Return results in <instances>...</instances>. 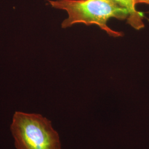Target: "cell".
Masks as SVG:
<instances>
[{
  "label": "cell",
  "mask_w": 149,
  "mask_h": 149,
  "mask_svg": "<svg viewBox=\"0 0 149 149\" xmlns=\"http://www.w3.org/2000/svg\"><path fill=\"white\" fill-rule=\"evenodd\" d=\"M54 8L65 11L68 17L61 23L63 28L71 27L77 23L87 26L95 24L113 37L123 36V32L116 31L107 25L112 18L119 20L127 19L128 10L112 0H48Z\"/></svg>",
  "instance_id": "1"
},
{
  "label": "cell",
  "mask_w": 149,
  "mask_h": 149,
  "mask_svg": "<svg viewBox=\"0 0 149 149\" xmlns=\"http://www.w3.org/2000/svg\"><path fill=\"white\" fill-rule=\"evenodd\" d=\"M10 130L16 149H61L59 133L40 114L16 111Z\"/></svg>",
  "instance_id": "2"
},
{
  "label": "cell",
  "mask_w": 149,
  "mask_h": 149,
  "mask_svg": "<svg viewBox=\"0 0 149 149\" xmlns=\"http://www.w3.org/2000/svg\"><path fill=\"white\" fill-rule=\"evenodd\" d=\"M118 5L123 7L128 10L129 16L127 18V22L135 29H140L144 27L143 16L135 8V0H112Z\"/></svg>",
  "instance_id": "3"
},
{
  "label": "cell",
  "mask_w": 149,
  "mask_h": 149,
  "mask_svg": "<svg viewBox=\"0 0 149 149\" xmlns=\"http://www.w3.org/2000/svg\"><path fill=\"white\" fill-rule=\"evenodd\" d=\"M136 4H145L149 5V0H135Z\"/></svg>",
  "instance_id": "4"
}]
</instances>
